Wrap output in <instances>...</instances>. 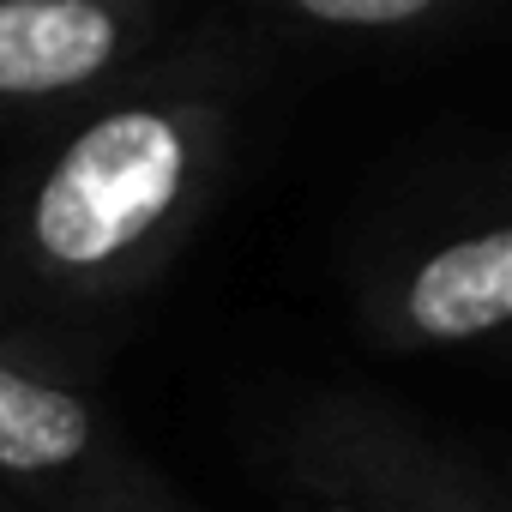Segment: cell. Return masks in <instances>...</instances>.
<instances>
[{
  "label": "cell",
  "instance_id": "1",
  "mask_svg": "<svg viewBox=\"0 0 512 512\" xmlns=\"http://www.w3.org/2000/svg\"><path fill=\"white\" fill-rule=\"evenodd\" d=\"M229 145L205 97H127L91 115L25 199V253L43 284L121 296L193 229Z\"/></svg>",
  "mask_w": 512,
  "mask_h": 512
},
{
  "label": "cell",
  "instance_id": "2",
  "mask_svg": "<svg viewBox=\"0 0 512 512\" xmlns=\"http://www.w3.org/2000/svg\"><path fill=\"white\" fill-rule=\"evenodd\" d=\"M157 31V0H0V103H61L121 73Z\"/></svg>",
  "mask_w": 512,
  "mask_h": 512
},
{
  "label": "cell",
  "instance_id": "3",
  "mask_svg": "<svg viewBox=\"0 0 512 512\" xmlns=\"http://www.w3.org/2000/svg\"><path fill=\"white\" fill-rule=\"evenodd\" d=\"M512 320V229L488 223L440 241L398 278L392 326L410 344H476Z\"/></svg>",
  "mask_w": 512,
  "mask_h": 512
},
{
  "label": "cell",
  "instance_id": "4",
  "mask_svg": "<svg viewBox=\"0 0 512 512\" xmlns=\"http://www.w3.org/2000/svg\"><path fill=\"white\" fill-rule=\"evenodd\" d=\"M97 452V410L0 356V476H25V482H49V476H79Z\"/></svg>",
  "mask_w": 512,
  "mask_h": 512
},
{
  "label": "cell",
  "instance_id": "5",
  "mask_svg": "<svg viewBox=\"0 0 512 512\" xmlns=\"http://www.w3.org/2000/svg\"><path fill=\"white\" fill-rule=\"evenodd\" d=\"M284 19L314 25V31H356V37H386V31H416L452 13L458 0H266Z\"/></svg>",
  "mask_w": 512,
  "mask_h": 512
}]
</instances>
